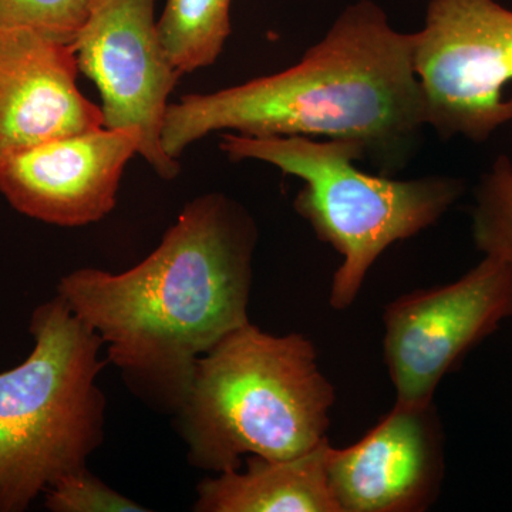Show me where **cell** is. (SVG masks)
Wrapping results in <instances>:
<instances>
[{"instance_id":"obj_1","label":"cell","mask_w":512,"mask_h":512,"mask_svg":"<svg viewBox=\"0 0 512 512\" xmlns=\"http://www.w3.org/2000/svg\"><path fill=\"white\" fill-rule=\"evenodd\" d=\"M256 241L241 204L201 195L140 264L121 274L77 269L57 295L99 335L138 396L177 413L198 359L249 322Z\"/></svg>"},{"instance_id":"obj_2","label":"cell","mask_w":512,"mask_h":512,"mask_svg":"<svg viewBox=\"0 0 512 512\" xmlns=\"http://www.w3.org/2000/svg\"><path fill=\"white\" fill-rule=\"evenodd\" d=\"M413 45V33L397 32L380 6L360 0L295 66L170 103L161 131L165 154L178 160L215 131L348 138L392 175L409 163L427 127Z\"/></svg>"},{"instance_id":"obj_3","label":"cell","mask_w":512,"mask_h":512,"mask_svg":"<svg viewBox=\"0 0 512 512\" xmlns=\"http://www.w3.org/2000/svg\"><path fill=\"white\" fill-rule=\"evenodd\" d=\"M333 403L311 339L269 335L248 322L198 359L177 414L190 463L220 474L239 470L245 454L308 453L328 439Z\"/></svg>"},{"instance_id":"obj_4","label":"cell","mask_w":512,"mask_h":512,"mask_svg":"<svg viewBox=\"0 0 512 512\" xmlns=\"http://www.w3.org/2000/svg\"><path fill=\"white\" fill-rule=\"evenodd\" d=\"M220 147L235 163L262 161L303 181L295 211L342 256L330 285L336 311L353 305L387 248L436 224L464 191L463 181L444 175L394 180L365 173L357 163L366 160V148L348 138L225 133Z\"/></svg>"},{"instance_id":"obj_5","label":"cell","mask_w":512,"mask_h":512,"mask_svg":"<svg viewBox=\"0 0 512 512\" xmlns=\"http://www.w3.org/2000/svg\"><path fill=\"white\" fill-rule=\"evenodd\" d=\"M35 348L0 373V512H22L84 470L103 441V342L56 296L33 312Z\"/></svg>"},{"instance_id":"obj_6","label":"cell","mask_w":512,"mask_h":512,"mask_svg":"<svg viewBox=\"0 0 512 512\" xmlns=\"http://www.w3.org/2000/svg\"><path fill=\"white\" fill-rule=\"evenodd\" d=\"M427 126L483 143L512 120V10L495 0H431L413 33Z\"/></svg>"},{"instance_id":"obj_7","label":"cell","mask_w":512,"mask_h":512,"mask_svg":"<svg viewBox=\"0 0 512 512\" xmlns=\"http://www.w3.org/2000/svg\"><path fill=\"white\" fill-rule=\"evenodd\" d=\"M512 318V266L485 255L453 284L419 289L384 309V362L397 404H429L478 343Z\"/></svg>"},{"instance_id":"obj_8","label":"cell","mask_w":512,"mask_h":512,"mask_svg":"<svg viewBox=\"0 0 512 512\" xmlns=\"http://www.w3.org/2000/svg\"><path fill=\"white\" fill-rule=\"evenodd\" d=\"M70 46L77 69L99 90L104 127L137 130L138 154L158 177H177L180 164L165 154L161 131L181 73L161 42L156 0H90Z\"/></svg>"},{"instance_id":"obj_9","label":"cell","mask_w":512,"mask_h":512,"mask_svg":"<svg viewBox=\"0 0 512 512\" xmlns=\"http://www.w3.org/2000/svg\"><path fill=\"white\" fill-rule=\"evenodd\" d=\"M326 471L340 512L429 510L446 471L434 402L394 404L355 444L330 447Z\"/></svg>"},{"instance_id":"obj_10","label":"cell","mask_w":512,"mask_h":512,"mask_svg":"<svg viewBox=\"0 0 512 512\" xmlns=\"http://www.w3.org/2000/svg\"><path fill=\"white\" fill-rule=\"evenodd\" d=\"M140 147L133 128L103 126L56 138L0 161V192L33 220L93 224L116 207L124 168Z\"/></svg>"},{"instance_id":"obj_11","label":"cell","mask_w":512,"mask_h":512,"mask_svg":"<svg viewBox=\"0 0 512 512\" xmlns=\"http://www.w3.org/2000/svg\"><path fill=\"white\" fill-rule=\"evenodd\" d=\"M72 46L29 29L0 30V161L56 138L103 127L77 86Z\"/></svg>"},{"instance_id":"obj_12","label":"cell","mask_w":512,"mask_h":512,"mask_svg":"<svg viewBox=\"0 0 512 512\" xmlns=\"http://www.w3.org/2000/svg\"><path fill=\"white\" fill-rule=\"evenodd\" d=\"M329 439L301 456H252L247 470H229L198 485V512H340L328 483Z\"/></svg>"},{"instance_id":"obj_13","label":"cell","mask_w":512,"mask_h":512,"mask_svg":"<svg viewBox=\"0 0 512 512\" xmlns=\"http://www.w3.org/2000/svg\"><path fill=\"white\" fill-rule=\"evenodd\" d=\"M231 0H167L158 33L171 63L181 73L217 62L231 36Z\"/></svg>"},{"instance_id":"obj_14","label":"cell","mask_w":512,"mask_h":512,"mask_svg":"<svg viewBox=\"0 0 512 512\" xmlns=\"http://www.w3.org/2000/svg\"><path fill=\"white\" fill-rule=\"evenodd\" d=\"M473 238L484 255L512 266V161L507 156L497 157L477 185Z\"/></svg>"},{"instance_id":"obj_15","label":"cell","mask_w":512,"mask_h":512,"mask_svg":"<svg viewBox=\"0 0 512 512\" xmlns=\"http://www.w3.org/2000/svg\"><path fill=\"white\" fill-rule=\"evenodd\" d=\"M90 0H0V30L29 29L72 45L89 15Z\"/></svg>"},{"instance_id":"obj_16","label":"cell","mask_w":512,"mask_h":512,"mask_svg":"<svg viewBox=\"0 0 512 512\" xmlns=\"http://www.w3.org/2000/svg\"><path fill=\"white\" fill-rule=\"evenodd\" d=\"M46 507L55 512H144L130 498L101 483L87 468L60 478L46 490Z\"/></svg>"}]
</instances>
